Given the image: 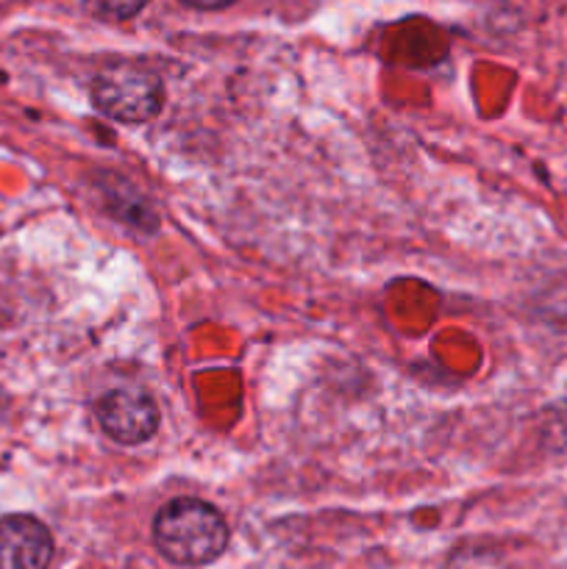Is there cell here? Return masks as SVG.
Segmentation results:
<instances>
[{
    "label": "cell",
    "instance_id": "obj_7",
    "mask_svg": "<svg viewBox=\"0 0 567 569\" xmlns=\"http://www.w3.org/2000/svg\"><path fill=\"white\" fill-rule=\"evenodd\" d=\"M181 3L192 6V9H226L233 0H181Z\"/></svg>",
    "mask_w": 567,
    "mask_h": 569
},
{
    "label": "cell",
    "instance_id": "obj_4",
    "mask_svg": "<svg viewBox=\"0 0 567 569\" xmlns=\"http://www.w3.org/2000/svg\"><path fill=\"white\" fill-rule=\"evenodd\" d=\"M53 539L39 520L9 515L0 520V569H48Z\"/></svg>",
    "mask_w": 567,
    "mask_h": 569
},
{
    "label": "cell",
    "instance_id": "obj_8",
    "mask_svg": "<svg viewBox=\"0 0 567 569\" xmlns=\"http://www.w3.org/2000/svg\"><path fill=\"white\" fill-rule=\"evenodd\" d=\"M0 403H3V398H0Z\"/></svg>",
    "mask_w": 567,
    "mask_h": 569
},
{
    "label": "cell",
    "instance_id": "obj_6",
    "mask_svg": "<svg viewBox=\"0 0 567 569\" xmlns=\"http://www.w3.org/2000/svg\"><path fill=\"white\" fill-rule=\"evenodd\" d=\"M445 569H506L504 561L495 553L481 548H465L459 553H454V559L448 561Z\"/></svg>",
    "mask_w": 567,
    "mask_h": 569
},
{
    "label": "cell",
    "instance_id": "obj_5",
    "mask_svg": "<svg viewBox=\"0 0 567 569\" xmlns=\"http://www.w3.org/2000/svg\"><path fill=\"white\" fill-rule=\"evenodd\" d=\"M92 14L109 17V20H128L137 11H142V6L148 0H81Z\"/></svg>",
    "mask_w": 567,
    "mask_h": 569
},
{
    "label": "cell",
    "instance_id": "obj_2",
    "mask_svg": "<svg viewBox=\"0 0 567 569\" xmlns=\"http://www.w3.org/2000/svg\"><path fill=\"white\" fill-rule=\"evenodd\" d=\"M92 100L106 117L120 122H148L165 103L159 76L133 64H115L92 81Z\"/></svg>",
    "mask_w": 567,
    "mask_h": 569
},
{
    "label": "cell",
    "instance_id": "obj_1",
    "mask_svg": "<svg viewBox=\"0 0 567 569\" xmlns=\"http://www.w3.org/2000/svg\"><path fill=\"white\" fill-rule=\"evenodd\" d=\"M153 542L167 561L178 567H203L228 545V526L215 506L178 498L161 506L153 520Z\"/></svg>",
    "mask_w": 567,
    "mask_h": 569
},
{
    "label": "cell",
    "instance_id": "obj_3",
    "mask_svg": "<svg viewBox=\"0 0 567 569\" xmlns=\"http://www.w3.org/2000/svg\"><path fill=\"white\" fill-rule=\"evenodd\" d=\"M103 431L120 445H142L159 428V409L137 389H111L98 403Z\"/></svg>",
    "mask_w": 567,
    "mask_h": 569
}]
</instances>
